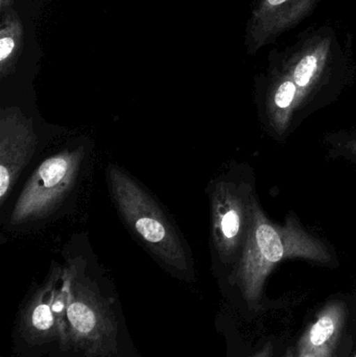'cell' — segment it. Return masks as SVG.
<instances>
[{
	"mask_svg": "<svg viewBox=\"0 0 356 357\" xmlns=\"http://www.w3.org/2000/svg\"><path fill=\"white\" fill-rule=\"evenodd\" d=\"M13 48H14V41H13V39H10V38H2L1 41H0V60H6L10 56V52H13Z\"/></svg>",
	"mask_w": 356,
	"mask_h": 357,
	"instance_id": "4fadbf2b",
	"label": "cell"
},
{
	"mask_svg": "<svg viewBox=\"0 0 356 357\" xmlns=\"http://www.w3.org/2000/svg\"><path fill=\"white\" fill-rule=\"evenodd\" d=\"M297 357H322L320 356H318V354H298V356Z\"/></svg>",
	"mask_w": 356,
	"mask_h": 357,
	"instance_id": "9a60e30c",
	"label": "cell"
},
{
	"mask_svg": "<svg viewBox=\"0 0 356 357\" xmlns=\"http://www.w3.org/2000/svg\"><path fill=\"white\" fill-rule=\"evenodd\" d=\"M70 347L86 357H111L118 349V323L110 302L75 261L67 310Z\"/></svg>",
	"mask_w": 356,
	"mask_h": 357,
	"instance_id": "5b68a950",
	"label": "cell"
},
{
	"mask_svg": "<svg viewBox=\"0 0 356 357\" xmlns=\"http://www.w3.org/2000/svg\"><path fill=\"white\" fill-rule=\"evenodd\" d=\"M274 354V347L271 343L267 344L261 351L255 354L254 356L251 357H272Z\"/></svg>",
	"mask_w": 356,
	"mask_h": 357,
	"instance_id": "5bb4252c",
	"label": "cell"
},
{
	"mask_svg": "<svg viewBox=\"0 0 356 357\" xmlns=\"http://www.w3.org/2000/svg\"><path fill=\"white\" fill-rule=\"evenodd\" d=\"M326 156L356 167V126L326 132L322 137Z\"/></svg>",
	"mask_w": 356,
	"mask_h": 357,
	"instance_id": "7c38bea8",
	"label": "cell"
},
{
	"mask_svg": "<svg viewBox=\"0 0 356 357\" xmlns=\"http://www.w3.org/2000/svg\"><path fill=\"white\" fill-rule=\"evenodd\" d=\"M355 357H356V354H355Z\"/></svg>",
	"mask_w": 356,
	"mask_h": 357,
	"instance_id": "2e32d148",
	"label": "cell"
},
{
	"mask_svg": "<svg viewBox=\"0 0 356 357\" xmlns=\"http://www.w3.org/2000/svg\"><path fill=\"white\" fill-rule=\"evenodd\" d=\"M85 153L83 149H65L43 161L19 195L10 213L12 226L44 220L75 187Z\"/></svg>",
	"mask_w": 356,
	"mask_h": 357,
	"instance_id": "8992f818",
	"label": "cell"
},
{
	"mask_svg": "<svg viewBox=\"0 0 356 357\" xmlns=\"http://www.w3.org/2000/svg\"><path fill=\"white\" fill-rule=\"evenodd\" d=\"M291 259H302L324 268H336L339 257L334 245L307 228L296 212H286L284 222L271 220L255 199L252 226L236 266L228 276L250 308L263 299L265 282L274 268Z\"/></svg>",
	"mask_w": 356,
	"mask_h": 357,
	"instance_id": "6da1fadb",
	"label": "cell"
},
{
	"mask_svg": "<svg viewBox=\"0 0 356 357\" xmlns=\"http://www.w3.org/2000/svg\"><path fill=\"white\" fill-rule=\"evenodd\" d=\"M108 173L113 197L132 230L167 266L179 272L188 271L183 243L159 206L118 167H111Z\"/></svg>",
	"mask_w": 356,
	"mask_h": 357,
	"instance_id": "277c9868",
	"label": "cell"
},
{
	"mask_svg": "<svg viewBox=\"0 0 356 357\" xmlns=\"http://www.w3.org/2000/svg\"><path fill=\"white\" fill-rule=\"evenodd\" d=\"M267 63L292 81L309 116L339 100L356 77L353 36L332 23L309 27L290 45L270 50Z\"/></svg>",
	"mask_w": 356,
	"mask_h": 357,
	"instance_id": "7a4b0ae2",
	"label": "cell"
},
{
	"mask_svg": "<svg viewBox=\"0 0 356 357\" xmlns=\"http://www.w3.org/2000/svg\"><path fill=\"white\" fill-rule=\"evenodd\" d=\"M257 193L256 174L233 162L211 185V239L217 261L231 274L246 245Z\"/></svg>",
	"mask_w": 356,
	"mask_h": 357,
	"instance_id": "3957f363",
	"label": "cell"
},
{
	"mask_svg": "<svg viewBox=\"0 0 356 357\" xmlns=\"http://www.w3.org/2000/svg\"><path fill=\"white\" fill-rule=\"evenodd\" d=\"M322 0H258L247 29L246 45L252 56L275 44L280 36L298 26Z\"/></svg>",
	"mask_w": 356,
	"mask_h": 357,
	"instance_id": "ba28073f",
	"label": "cell"
},
{
	"mask_svg": "<svg viewBox=\"0 0 356 357\" xmlns=\"http://www.w3.org/2000/svg\"><path fill=\"white\" fill-rule=\"evenodd\" d=\"M347 312L348 308L341 300L328 302L299 340L297 354L332 357L342 337Z\"/></svg>",
	"mask_w": 356,
	"mask_h": 357,
	"instance_id": "8fae6325",
	"label": "cell"
},
{
	"mask_svg": "<svg viewBox=\"0 0 356 357\" xmlns=\"http://www.w3.org/2000/svg\"><path fill=\"white\" fill-rule=\"evenodd\" d=\"M61 272L62 268L52 271L47 280L36 291L21 312L19 331L31 345L58 342V323L52 312V300Z\"/></svg>",
	"mask_w": 356,
	"mask_h": 357,
	"instance_id": "30bf717a",
	"label": "cell"
},
{
	"mask_svg": "<svg viewBox=\"0 0 356 357\" xmlns=\"http://www.w3.org/2000/svg\"><path fill=\"white\" fill-rule=\"evenodd\" d=\"M253 98L261 130L277 144H286L309 117L292 81L268 63L255 77Z\"/></svg>",
	"mask_w": 356,
	"mask_h": 357,
	"instance_id": "52a82bcc",
	"label": "cell"
},
{
	"mask_svg": "<svg viewBox=\"0 0 356 357\" xmlns=\"http://www.w3.org/2000/svg\"><path fill=\"white\" fill-rule=\"evenodd\" d=\"M38 136L31 121L14 110L1 112L0 121V199L6 197L35 154Z\"/></svg>",
	"mask_w": 356,
	"mask_h": 357,
	"instance_id": "9c48e42d",
	"label": "cell"
}]
</instances>
